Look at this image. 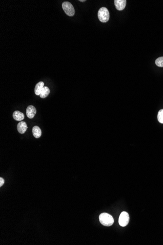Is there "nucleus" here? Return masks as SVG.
Segmentation results:
<instances>
[{"instance_id": "9", "label": "nucleus", "mask_w": 163, "mask_h": 245, "mask_svg": "<svg viewBox=\"0 0 163 245\" xmlns=\"http://www.w3.org/2000/svg\"><path fill=\"white\" fill-rule=\"evenodd\" d=\"M44 87V83L42 81L38 82L36 84V85L35 86L34 92H35V93L37 95H40L41 93L42 92V89H43Z\"/></svg>"}, {"instance_id": "14", "label": "nucleus", "mask_w": 163, "mask_h": 245, "mask_svg": "<svg viewBox=\"0 0 163 245\" xmlns=\"http://www.w3.org/2000/svg\"><path fill=\"white\" fill-rule=\"evenodd\" d=\"M4 183V181L2 178H0V187H2Z\"/></svg>"}, {"instance_id": "10", "label": "nucleus", "mask_w": 163, "mask_h": 245, "mask_svg": "<svg viewBox=\"0 0 163 245\" xmlns=\"http://www.w3.org/2000/svg\"><path fill=\"white\" fill-rule=\"evenodd\" d=\"M33 135L35 138H40L42 135V131L40 128L38 126H35L32 128Z\"/></svg>"}, {"instance_id": "11", "label": "nucleus", "mask_w": 163, "mask_h": 245, "mask_svg": "<svg viewBox=\"0 0 163 245\" xmlns=\"http://www.w3.org/2000/svg\"><path fill=\"white\" fill-rule=\"evenodd\" d=\"M49 93H50V90H49V88L46 87V86H45V87L44 86L43 88V89H42V92L41 93L40 96L41 98H45L49 95Z\"/></svg>"}, {"instance_id": "8", "label": "nucleus", "mask_w": 163, "mask_h": 245, "mask_svg": "<svg viewBox=\"0 0 163 245\" xmlns=\"http://www.w3.org/2000/svg\"><path fill=\"white\" fill-rule=\"evenodd\" d=\"M13 118L15 121H22L24 119V115L23 113L19 111H16L13 114Z\"/></svg>"}, {"instance_id": "1", "label": "nucleus", "mask_w": 163, "mask_h": 245, "mask_svg": "<svg viewBox=\"0 0 163 245\" xmlns=\"http://www.w3.org/2000/svg\"><path fill=\"white\" fill-rule=\"evenodd\" d=\"M99 220L102 225L104 226H111L114 223L113 217L107 213H102L100 214L99 216Z\"/></svg>"}, {"instance_id": "4", "label": "nucleus", "mask_w": 163, "mask_h": 245, "mask_svg": "<svg viewBox=\"0 0 163 245\" xmlns=\"http://www.w3.org/2000/svg\"><path fill=\"white\" fill-rule=\"evenodd\" d=\"M129 221V214L128 213L123 211L120 214L119 218V223L122 226H125L128 225Z\"/></svg>"}, {"instance_id": "15", "label": "nucleus", "mask_w": 163, "mask_h": 245, "mask_svg": "<svg viewBox=\"0 0 163 245\" xmlns=\"http://www.w3.org/2000/svg\"><path fill=\"white\" fill-rule=\"evenodd\" d=\"M80 1H82V2H84V1H85V0H82V1H81V0H80Z\"/></svg>"}, {"instance_id": "6", "label": "nucleus", "mask_w": 163, "mask_h": 245, "mask_svg": "<svg viewBox=\"0 0 163 245\" xmlns=\"http://www.w3.org/2000/svg\"><path fill=\"white\" fill-rule=\"evenodd\" d=\"M114 4L116 9L118 10H123L125 8L127 1L126 0H115Z\"/></svg>"}, {"instance_id": "3", "label": "nucleus", "mask_w": 163, "mask_h": 245, "mask_svg": "<svg viewBox=\"0 0 163 245\" xmlns=\"http://www.w3.org/2000/svg\"><path fill=\"white\" fill-rule=\"evenodd\" d=\"M62 8L66 15L69 16H73L75 14V10L72 4L69 1H65L62 4Z\"/></svg>"}, {"instance_id": "5", "label": "nucleus", "mask_w": 163, "mask_h": 245, "mask_svg": "<svg viewBox=\"0 0 163 245\" xmlns=\"http://www.w3.org/2000/svg\"><path fill=\"white\" fill-rule=\"evenodd\" d=\"M36 109L35 107L33 105L28 106L26 110L27 115L29 118L32 119L34 118L35 115L36 114Z\"/></svg>"}, {"instance_id": "13", "label": "nucleus", "mask_w": 163, "mask_h": 245, "mask_svg": "<svg viewBox=\"0 0 163 245\" xmlns=\"http://www.w3.org/2000/svg\"><path fill=\"white\" fill-rule=\"evenodd\" d=\"M155 64L157 66L163 67V56L159 57L155 60Z\"/></svg>"}, {"instance_id": "2", "label": "nucleus", "mask_w": 163, "mask_h": 245, "mask_svg": "<svg viewBox=\"0 0 163 245\" xmlns=\"http://www.w3.org/2000/svg\"><path fill=\"white\" fill-rule=\"evenodd\" d=\"M99 20L102 23H106L109 20V13L108 10L105 7L100 8L98 12Z\"/></svg>"}, {"instance_id": "12", "label": "nucleus", "mask_w": 163, "mask_h": 245, "mask_svg": "<svg viewBox=\"0 0 163 245\" xmlns=\"http://www.w3.org/2000/svg\"><path fill=\"white\" fill-rule=\"evenodd\" d=\"M157 118L158 121L160 123L163 124V109H161L158 112Z\"/></svg>"}, {"instance_id": "7", "label": "nucleus", "mask_w": 163, "mask_h": 245, "mask_svg": "<svg viewBox=\"0 0 163 245\" xmlns=\"http://www.w3.org/2000/svg\"><path fill=\"white\" fill-rule=\"evenodd\" d=\"M27 123L24 121H21L18 124V131L19 132V133L20 134H24L27 130Z\"/></svg>"}]
</instances>
